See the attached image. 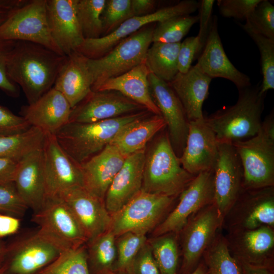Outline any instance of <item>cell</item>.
<instances>
[{
	"instance_id": "cell-60",
	"label": "cell",
	"mask_w": 274,
	"mask_h": 274,
	"mask_svg": "<svg viewBox=\"0 0 274 274\" xmlns=\"http://www.w3.org/2000/svg\"><path fill=\"white\" fill-rule=\"evenodd\" d=\"M0 274H6L4 272H3V271H2L1 270H0Z\"/></svg>"
},
{
	"instance_id": "cell-56",
	"label": "cell",
	"mask_w": 274,
	"mask_h": 274,
	"mask_svg": "<svg viewBox=\"0 0 274 274\" xmlns=\"http://www.w3.org/2000/svg\"><path fill=\"white\" fill-rule=\"evenodd\" d=\"M16 41L0 40V54L7 53L13 48Z\"/></svg>"
},
{
	"instance_id": "cell-34",
	"label": "cell",
	"mask_w": 274,
	"mask_h": 274,
	"mask_svg": "<svg viewBox=\"0 0 274 274\" xmlns=\"http://www.w3.org/2000/svg\"><path fill=\"white\" fill-rule=\"evenodd\" d=\"M116 237L108 230L86 243L90 274H102L114 270L117 258Z\"/></svg>"
},
{
	"instance_id": "cell-48",
	"label": "cell",
	"mask_w": 274,
	"mask_h": 274,
	"mask_svg": "<svg viewBox=\"0 0 274 274\" xmlns=\"http://www.w3.org/2000/svg\"><path fill=\"white\" fill-rule=\"evenodd\" d=\"M199 55V41L197 36L188 37L181 42L178 56L179 73H186L195 56Z\"/></svg>"
},
{
	"instance_id": "cell-17",
	"label": "cell",
	"mask_w": 274,
	"mask_h": 274,
	"mask_svg": "<svg viewBox=\"0 0 274 274\" xmlns=\"http://www.w3.org/2000/svg\"><path fill=\"white\" fill-rule=\"evenodd\" d=\"M148 82L152 99L166 123L173 149L180 157L184 149L189 121L183 107L168 83L149 73Z\"/></svg>"
},
{
	"instance_id": "cell-21",
	"label": "cell",
	"mask_w": 274,
	"mask_h": 274,
	"mask_svg": "<svg viewBox=\"0 0 274 274\" xmlns=\"http://www.w3.org/2000/svg\"><path fill=\"white\" fill-rule=\"evenodd\" d=\"M77 0H47V19L51 36L68 56L84 42L77 14Z\"/></svg>"
},
{
	"instance_id": "cell-5",
	"label": "cell",
	"mask_w": 274,
	"mask_h": 274,
	"mask_svg": "<svg viewBox=\"0 0 274 274\" xmlns=\"http://www.w3.org/2000/svg\"><path fill=\"white\" fill-rule=\"evenodd\" d=\"M243 168V190L274 185V112L262 121L254 136L232 143Z\"/></svg>"
},
{
	"instance_id": "cell-9",
	"label": "cell",
	"mask_w": 274,
	"mask_h": 274,
	"mask_svg": "<svg viewBox=\"0 0 274 274\" xmlns=\"http://www.w3.org/2000/svg\"><path fill=\"white\" fill-rule=\"evenodd\" d=\"M65 249L38 229L7 247L1 270L6 274H35L53 261Z\"/></svg>"
},
{
	"instance_id": "cell-41",
	"label": "cell",
	"mask_w": 274,
	"mask_h": 274,
	"mask_svg": "<svg viewBox=\"0 0 274 274\" xmlns=\"http://www.w3.org/2000/svg\"><path fill=\"white\" fill-rule=\"evenodd\" d=\"M254 41L260 52L262 82L260 93L266 94L274 89V40L266 38L250 29L242 27Z\"/></svg>"
},
{
	"instance_id": "cell-36",
	"label": "cell",
	"mask_w": 274,
	"mask_h": 274,
	"mask_svg": "<svg viewBox=\"0 0 274 274\" xmlns=\"http://www.w3.org/2000/svg\"><path fill=\"white\" fill-rule=\"evenodd\" d=\"M178 234L168 233L148 239L160 274H177Z\"/></svg>"
},
{
	"instance_id": "cell-54",
	"label": "cell",
	"mask_w": 274,
	"mask_h": 274,
	"mask_svg": "<svg viewBox=\"0 0 274 274\" xmlns=\"http://www.w3.org/2000/svg\"><path fill=\"white\" fill-rule=\"evenodd\" d=\"M26 0H0V25L8 18L11 12Z\"/></svg>"
},
{
	"instance_id": "cell-1",
	"label": "cell",
	"mask_w": 274,
	"mask_h": 274,
	"mask_svg": "<svg viewBox=\"0 0 274 274\" xmlns=\"http://www.w3.org/2000/svg\"><path fill=\"white\" fill-rule=\"evenodd\" d=\"M66 57L38 44L16 41L7 59L6 71L31 104L53 87Z\"/></svg>"
},
{
	"instance_id": "cell-24",
	"label": "cell",
	"mask_w": 274,
	"mask_h": 274,
	"mask_svg": "<svg viewBox=\"0 0 274 274\" xmlns=\"http://www.w3.org/2000/svg\"><path fill=\"white\" fill-rule=\"evenodd\" d=\"M146 154L144 149L127 156L114 177L104 199L111 215L120 210L141 191Z\"/></svg>"
},
{
	"instance_id": "cell-32",
	"label": "cell",
	"mask_w": 274,
	"mask_h": 274,
	"mask_svg": "<svg viewBox=\"0 0 274 274\" xmlns=\"http://www.w3.org/2000/svg\"><path fill=\"white\" fill-rule=\"evenodd\" d=\"M180 44L152 43L144 62L150 73L167 83L172 81L179 73L178 56Z\"/></svg>"
},
{
	"instance_id": "cell-43",
	"label": "cell",
	"mask_w": 274,
	"mask_h": 274,
	"mask_svg": "<svg viewBox=\"0 0 274 274\" xmlns=\"http://www.w3.org/2000/svg\"><path fill=\"white\" fill-rule=\"evenodd\" d=\"M132 17L133 16L130 0H106L101 15V37L114 31L125 21Z\"/></svg>"
},
{
	"instance_id": "cell-50",
	"label": "cell",
	"mask_w": 274,
	"mask_h": 274,
	"mask_svg": "<svg viewBox=\"0 0 274 274\" xmlns=\"http://www.w3.org/2000/svg\"><path fill=\"white\" fill-rule=\"evenodd\" d=\"M9 53L0 54V89L8 96L15 98L20 95V88L10 79L7 73L6 62Z\"/></svg>"
},
{
	"instance_id": "cell-44",
	"label": "cell",
	"mask_w": 274,
	"mask_h": 274,
	"mask_svg": "<svg viewBox=\"0 0 274 274\" xmlns=\"http://www.w3.org/2000/svg\"><path fill=\"white\" fill-rule=\"evenodd\" d=\"M28 209L14 182L0 185V212L18 217L22 216Z\"/></svg>"
},
{
	"instance_id": "cell-51",
	"label": "cell",
	"mask_w": 274,
	"mask_h": 274,
	"mask_svg": "<svg viewBox=\"0 0 274 274\" xmlns=\"http://www.w3.org/2000/svg\"><path fill=\"white\" fill-rule=\"evenodd\" d=\"M20 227V220L10 215L0 214V237L16 233Z\"/></svg>"
},
{
	"instance_id": "cell-46",
	"label": "cell",
	"mask_w": 274,
	"mask_h": 274,
	"mask_svg": "<svg viewBox=\"0 0 274 274\" xmlns=\"http://www.w3.org/2000/svg\"><path fill=\"white\" fill-rule=\"evenodd\" d=\"M129 274H160L148 240L135 256Z\"/></svg>"
},
{
	"instance_id": "cell-12",
	"label": "cell",
	"mask_w": 274,
	"mask_h": 274,
	"mask_svg": "<svg viewBox=\"0 0 274 274\" xmlns=\"http://www.w3.org/2000/svg\"><path fill=\"white\" fill-rule=\"evenodd\" d=\"M213 168L197 175L179 195L175 208L152 231V237L179 234L191 216L214 202Z\"/></svg>"
},
{
	"instance_id": "cell-7",
	"label": "cell",
	"mask_w": 274,
	"mask_h": 274,
	"mask_svg": "<svg viewBox=\"0 0 274 274\" xmlns=\"http://www.w3.org/2000/svg\"><path fill=\"white\" fill-rule=\"evenodd\" d=\"M175 198L141 191L111 215L109 230L116 237L127 232L147 235L168 214Z\"/></svg>"
},
{
	"instance_id": "cell-11",
	"label": "cell",
	"mask_w": 274,
	"mask_h": 274,
	"mask_svg": "<svg viewBox=\"0 0 274 274\" xmlns=\"http://www.w3.org/2000/svg\"><path fill=\"white\" fill-rule=\"evenodd\" d=\"M223 220L214 202L190 217L180 232L183 259L180 274H189L195 269Z\"/></svg>"
},
{
	"instance_id": "cell-27",
	"label": "cell",
	"mask_w": 274,
	"mask_h": 274,
	"mask_svg": "<svg viewBox=\"0 0 274 274\" xmlns=\"http://www.w3.org/2000/svg\"><path fill=\"white\" fill-rule=\"evenodd\" d=\"M88 59L77 51H73L67 56L53 86L65 97L72 108L91 91L93 80Z\"/></svg>"
},
{
	"instance_id": "cell-4",
	"label": "cell",
	"mask_w": 274,
	"mask_h": 274,
	"mask_svg": "<svg viewBox=\"0 0 274 274\" xmlns=\"http://www.w3.org/2000/svg\"><path fill=\"white\" fill-rule=\"evenodd\" d=\"M195 176L184 169L168 133L163 134L146 154L141 191L176 198Z\"/></svg>"
},
{
	"instance_id": "cell-13",
	"label": "cell",
	"mask_w": 274,
	"mask_h": 274,
	"mask_svg": "<svg viewBox=\"0 0 274 274\" xmlns=\"http://www.w3.org/2000/svg\"><path fill=\"white\" fill-rule=\"evenodd\" d=\"M31 221L65 249L78 247L87 242L70 208L58 196L46 197L42 207L33 213Z\"/></svg>"
},
{
	"instance_id": "cell-39",
	"label": "cell",
	"mask_w": 274,
	"mask_h": 274,
	"mask_svg": "<svg viewBox=\"0 0 274 274\" xmlns=\"http://www.w3.org/2000/svg\"><path fill=\"white\" fill-rule=\"evenodd\" d=\"M198 21V16L185 15L172 17L155 25L152 43H178Z\"/></svg>"
},
{
	"instance_id": "cell-58",
	"label": "cell",
	"mask_w": 274,
	"mask_h": 274,
	"mask_svg": "<svg viewBox=\"0 0 274 274\" xmlns=\"http://www.w3.org/2000/svg\"><path fill=\"white\" fill-rule=\"evenodd\" d=\"M7 247L0 242V270L3 267L6 258Z\"/></svg>"
},
{
	"instance_id": "cell-53",
	"label": "cell",
	"mask_w": 274,
	"mask_h": 274,
	"mask_svg": "<svg viewBox=\"0 0 274 274\" xmlns=\"http://www.w3.org/2000/svg\"><path fill=\"white\" fill-rule=\"evenodd\" d=\"M133 16H142L151 14L155 10L157 1L154 0H130Z\"/></svg>"
},
{
	"instance_id": "cell-38",
	"label": "cell",
	"mask_w": 274,
	"mask_h": 274,
	"mask_svg": "<svg viewBox=\"0 0 274 274\" xmlns=\"http://www.w3.org/2000/svg\"><path fill=\"white\" fill-rule=\"evenodd\" d=\"M106 0H77V14L85 39L102 36L101 15Z\"/></svg>"
},
{
	"instance_id": "cell-15",
	"label": "cell",
	"mask_w": 274,
	"mask_h": 274,
	"mask_svg": "<svg viewBox=\"0 0 274 274\" xmlns=\"http://www.w3.org/2000/svg\"><path fill=\"white\" fill-rule=\"evenodd\" d=\"M42 150L46 197L58 196L70 188L83 187L80 165L64 151L55 135L46 133Z\"/></svg>"
},
{
	"instance_id": "cell-57",
	"label": "cell",
	"mask_w": 274,
	"mask_h": 274,
	"mask_svg": "<svg viewBox=\"0 0 274 274\" xmlns=\"http://www.w3.org/2000/svg\"><path fill=\"white\" fill-rule=\"evenodd\" d=\"M189 274H209L204 261L203 260L200 261L195 269Z\"/></svg>"
},
{
	"instance_id": "cell-20",
	"label": "cell",
	"mask_w": 274,
	"mask_h": 274,
	"mask_svg": "<svg viewBox=\"0 0 274 274\" xmlns=\"http://www.w3.org/2000/svg\"><path fill=\"white\" fill-rule=\"evenodd\" d=\"M218 142L213 130L202 119L189 121L187 137L180 158L182 167L191 175L213 168Z\"/></svg>"
},
{
	"instance_id": "cell-47",
	"label": "cell",
	"mask_w": 274,
	"mask_h": 274,
	"mask_svg": "<svg viewBox=\"0 0 274 274\" xmlns=\"http://www.w3.org/2000/svg\"><path fill=\"white\" fill-rule=\"evenodd\" d=\"M30 127L23 117L14 114L0 105V135L19 133Z\"/></svg>"
},
{
	"instance_id": "cell-59",
	"label": "cell",
	"mask_w": 274,
	"mask_h": 274,
	"mask_svg": "<svg viewBox=\"0 0 274 274\" xmlns=\"http://www.w3.org/2000/svg\"><path fill=\"white\" fill-rule=\"evenodd\" d=\"M102 274H124V273L117 271H115V270H110Z\"/></svg>"
},
{
	"instance_id": "cell-8",
	"label": "cell",
	"mask_w": 274,
	"mask_h": 274,
	"mask_svg": "<svg viewBox=\"0 0 274 274\" xmlns=\"http://www.w3.org/2000/svg\"><path fill=\"white\" fill-rule=\"evenodd\" d=\"M46 4L47 0H26L14 9L0 25V40L30 42L64 55L51 36Z\"/></svg>"
},
{
	"instance_id": "cell-19",
	"label": "cell",
	"mask_w": 274,
	"mask_h": 274,
	"mask_svg": "<svg viewBox=\"0 0 274 274\" xmlns=\"http://www.w3.org/2000/svg\"><path fill=\"white\" fill-rule=\"evenodd\" d=\"M58 196L70 208L87 242L109 230L111 215L104 199L91 194L83 186L70 188Z\"/></svg>"
},
{
	"instance_id": "cell-2",
	"label": "cell",
	"mask_w": 274,
	"mask_h": 274,
	"mask_svg": "<svg viewBox=\"0 0 274 274\" xmlns=\"http://www.w3.org/2000/svg\"><path fill=\"white\" fill-rule=\"evenodd\" d=\"M260 85L238 89L236 102L204 117L219 143H229L256 135L262 124L261 116L266 94L260 93Z\"/></svg>"
},
{
	"instance_id": "cell-52",
	"label": "cell",
	"mask_w": 274,
	"mask_h": 274,
	"mask_svg": "<svg viewBox=\"0 0 274 274\" xmlns=\"http://www.w3.org/2000/svg\"><path fill=\"white\" fill-rule=\"evenodd\" d=\"M18 162L0 158V185L13 182Z\"/></svg>"
},
{
	"instance_id": "cell-37",
	"label": "cell",
	"mask_w": 274,
	"mask_h": 274,
	"mask_svg": "<svg viewBox=\"0 0 274 274\" xmlns=\"http://www.w3.org/2000/svg\"><path fill=\"white\" fill-rule=\"evenodd\" d=\"M35 274H90L86 244L65 249L53 261Z\"/></svg>"
},
{
	"instance_id": "cell-29",
	"label": "cell",
	"mask_w": 274,
	"mask_h": 274,
	"mask_svg": "<svg viewBox=\"0 0 274 274\" xmlns=\"http://www.w3.org/2000/svg\"><path fill=\"white\" fill-rule=\"evenodd\" d=\"M149 73L145 62H143L121 76L105 81L91 91H117L154 115L161 116L150 91Z\"/></svg>"
},
{
	"instance_id": "cell-42",
	"label": "cell",
	"mask_w": 274,
	"mask_h": 274,
	"mask_svg": "<svg viewBox=\"0 0 274 274\" xmlns=\"http://www.w3.org/2000/svg\"><path fill=\"white\" fill-rule=\"evenodd\" d=\"M239 25L274 40V6L267 0H261L246 20L245 24Z\"/></svg>"
},
{
	"instance_id": "cell-30",
	"label": "cell",
	"mask_w": 274,
	"mask_h": 274,
	"mask_svg": "<svg viewBox=\"0 0 274 274\" xmlns=\"http://www.w3.org/2000/svg\"><path fill=\"white\" fill-rule=\"evenodd\" d=\"M238 201L245 207L239 226L233 229L252 230L262 226H274L273 187L243 190Z\"/></svg>"
},
{
	"instance_id": "cell-3",
	"label": "cell",
	"mask_w": 274,
	"mask_h": 274,
	"mask_svg": "<svg viewBox=\"0 0 274 274\" xmlns=\"http://www.w3.org/2000/svg\"><path fill=\"white\" fill-rule=\"evenodd\" d=\"M149 112L145 110L92 123L68 122L55 136L64 151L81 164L110 144L125 126L147 116Z\"/></svg>"
},
{
	"instance_id": "cell-22",
	"label": "cell",
	"mask_w": 274,
	"mask_h": 274,
	"mask_svg": "<svg viewBox=\"0 0 274 274\" xmlns=\"http://www.w3.org/2000/svg\"><path fill=\"white\" fill-rule=\"evenodd\" d=\"M195 66L212 79L222 78L230 81L238 90L251 86L249 76L238 70L227 56L218 32L216 16L213 17L205 45Z\"/></svg>"
},
{
	"instance_id": "cell-55",
	"label": "cell",
	"mask_w": 274,
	"mask_h": 274,
	"mask_svg": "<svg viewBox=\"0 0 274 274\" xmlns=\"http://www.w3.org/2000/svg\"><path fill=\"white\" fill-rule=\"evenodd\" d=\"M239 263L242 268V274H274L273 268L252 266L239 262Z\"/></svg>"
},
{
	"instance_id": "cell-25",
	"label": "cell",
	"mask_w": 274,
	"mask_h": 274,
	"mask_svg": "<svg viewBox=\"0 0 274 274\" xmlns=\"http://www.w3.org/2000/svg\"><path fill=\"white\" fill-rule=\"evenodd\" d=\"M13 182L20 197L33 213L46 197L42 148L29 153L17 164Z\"/></svg>"
},
{
	"instance_id": "cell-31",
	"label": "cell",
	"mask_w": 274,
	"mask_h": 274,
	"mask_svg": "<svg viewBox=\"0 0 274 274\" xmlns=\"http://www.w3.org/2000/svg\"><path fill=\"white\" fill-rule=\"evenodd\" d=\"M165 127L166 123L161 116H146L125 126L110 144L127 157L145 149L148 141Z\"/></svg>"
},
{
	"instance_id": "cell-35",
	"label": "cell",
	"mask_w": 274,
	"mask_h": 274,
	"mask_svg": "<svg viewBox=\"0 0 274 274\" xmlns=\"http://www.w3.org/2000/svg\"><path fill=\"white\" fill-rule=\"evenodd\" d=\"M209 274H242L238 260L232 255L227 239L217 233L202 256Z\"/></svg>"
},
{
	"instance_id": "cell-33",
	"label": "cell",
	"mask_w": 274,
	"mask_h": 274,
	"mask_svg": "<svg viewBox=\"0 0 274 274\" xmlns=\"http://www.w3.org/2000/svg\"><path fill=\"white\" fill-rule=\"evenodd\" d=\"M46 133L31 126L19 133L0 135V158L19 162L32 152L42 149Z\"/></svg>"
},
{
	"instance_id": "cell-6",
	"label": "cell",
	"mask_w": 274,
	"mask_h": 274,
	"mask_svg": "<svg viewBox=\"0 0 274 274\" xmlns=\"http://www.w3.org/2000/svg\"><path fill=\"white\" fill-rule=\"evenodd\" d=\"M155 23L147 25L121 40L104 56L88 59L92 76L91 90L109 79L121 76L145 62L152 43Z\"/></svg>"
},
{
	"instance_id": "cell-45",
	"label": "cell",
	"mask_w": 274,
	"mask_h": 274,
	"mask_svg": "<svg viewBox=\"0 0 274 274\" xmlns=\"http://www.w3.org/2000/svg\"><path fill=\"white\" fill-rule=\"evenodd\" d=\"M261 0H218L221 15L226 18L246 20Z\"/></svg>"
},
{
	"instance_id": "cell-26",
	"label": "cell",
	"mask_w": 274,
	"mask_h": 274,
	"mask_svg": "<svg viewBox=\"0 0 274 274\" xmlns=\"http://www.w3.org/2000/svg\"><path fill=\"white\" fill-rule=\"evenodd\" d=\"M126 157L114 146L109 144L100 152L80 164L84 188L104 200L109 186L122 167Z\"/></svg>"
},
{
	"instance_id": "cell-16",
	"label": "cell",
	"mask_w": 274,
	"mask_h": 274,
	"mask_svg": "<svg viewBox=\"0 0 274 274\" xmlns=\"http://www.w3.org/2000/svg\"><path fill=\"white\" fill-rule=\"evenodd\" d=\"M145 110L117 91H91L72 109L69 122L92 123Z\"/></svg>"
},
{
	"instance_id": "cell-23",
	"label": "cell",
	"mask_w": 274,
	"mask_h": 274,
	"mask_svg": "<svg viewBox=\"0 0 274 274\" xmlns=\"http://www.w3.org/2000/svg\"><path fill=\"white\" fill-rule=\"evenodd\" d=\"M72 109L65 97L53 87L35 102L23 106L20 114L31 126L55 135L69 122Z\"/></svg>"
},
{
	"instance_id": "cell-49",
	"label": "cell",
	"mask_w": 274,
	"mask_h": 274,
	"mask_svg": "<svg viewBox=\"0 0 274 274\" xmlns=\"http://www.w3.org/2000/svg\"><path fill=\"white\" fill-rule=\"evenodd\" d=\"M214 3V0H201L199 2L197 16L199 29L197 37L199 41V55L205 45L211 29L213 20L212 11Z\"/></svg>"
},
{
	"instance_id": "cell-14",
	"label": "cell",
	"mask_w": 274,
	"mask_h": 274,
	"mask_svg": "<svg viewBox=\"0 0 274 274\" xmlns=\"http://www.w3.org/2000/svg\"><path fill=\"white\" fill-rule=\"evenodd\" d=\"M213 174V202L224 219L243 190V168L232 144L218 143Z\"/></svg>"
},
{
	"instance_id": "cell-10",
	"label": "cell",
	"mask_w": 274,
	"mask_h": 274,
	"mask_svg": "<svg viewBox=\"0 0 274 274\" xmlns=\"http://www.w3.org/2000/svg\"><path fill=\"white\" fill-rule=\"evenodd\" d=\"M199 2L184 0L170 6L164 7L142 16H133L125 21L114 31L97 39H85L75 50L89 59H97L109 52L121 40L142 27L162 22L172 17L190 15L198 8Z\"/></svg>"
},
{
	"instance_id": "cell-28",
	"label": "cell",
	"mask_w": 274,
	"mask_h": 274,
	"mask_svg": "<svg viewBox=\"0 0 274 274\" xmlns=\"http://www.w3.org/2000/svg\"><path fill=\"white\" fill-rule=\"evenodd\" d=\"M212 79L195 65L185 74L178 73L168 83L179 99L189 121L202 119V106Z\"/></svg>"
},
{
	"instance_id": "cell-18",
	"label": "cell",
	"mask_w": 274,
	"mask_h": 274,
	"mask_svg": "<svg viewBox=\"0 0 274 274\" xmlns=\"http://www.w3.org/2000/svg\"><path fill=\"white\" fill-rule=\"evenodd\" d=\"M226 239L230 252L239 262L273 268L274 231L272 227L233 229Z\"/></svg>"
},
{
	"instance_id": "cell-40",
	"label": "cell",
	"mask_w": 274,
	"mask_h": 274,
	"mask_svg": "<svg viewBox=\"0 0 274 274\" xmlns=\"http://www.w3.org/2000/svg\"><path fill=\"white\" fill-rule=\"evenodd\" d=\"M147 240V235L133 232L116 236L117 258L114 270L129 274L135 256Z\"/></svg>"
}]
</instances>
